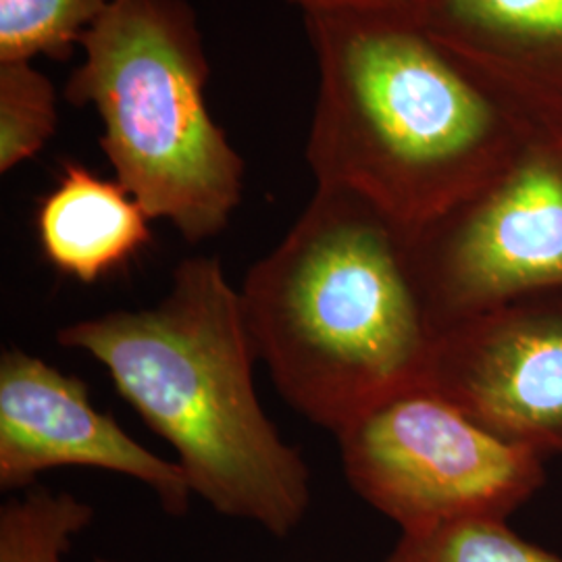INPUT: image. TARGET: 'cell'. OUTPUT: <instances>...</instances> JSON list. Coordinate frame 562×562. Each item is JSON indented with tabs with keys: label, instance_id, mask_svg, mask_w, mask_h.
<instances>
[{
	"label": "cell",
	"instance_id": "8",
	"mask_svg": "<svg viewBox=\"0 0 562 562\" xmlns=\"http://www.w3.org/2000/svg\"><path fill=\"white\" fill-rule=\"evenodd\" d=\"M86 467L146 485L181 517L192 490L180 464L136 442L92 402L86 383L20 348L0 357V490H25L42 473Z\"/></svg>",
	"mask_w": 562,
	"mask_h": 562
},
{
	"label": "cell",
	"instance_id": "16",
	"mask_svg": "<svg viewBox=\"0 0 562 562\" xmlns=\"http://www.w3.org/2000/svg\"><path fill=\"white\" fill-rule=\"evenodd\" d=\"M99 562H115V561H99Z\"/></svg>",
	"mask_w": 562,
	"mask_h": 562
},
{
	"label": "cell",
	"instance_id": "7",
	"mask_svg": "<svg viewBox=\"0 0 562 562\" xmlns=\"http://www.w3.org/2000/svg\"><path fill=\"white\" fill-rule=\"evenodd\" d=\"M423 385L506 442L562 457V288L442 329Z\"/></svg>",
	"mask_w": 562,
	"mask_h": 562
},
{
	"label": "cell",
	"instance_id": "9",
	"mask_svg": "<svg viewBox=\"0 0 562 562\" xmlns=\"http://www.w3.org/2000/svg\"><path fill=\"white\" fill-rule=\"evenodd\" d=\"M415 9L522 113L562 125V0H419Z\"/></svg>",
	"mask_w": 562,
	"mask_h": 562
},
{
	"label": "cell",
	"instance_id": "10",
	"mask_svg": "<svg viewBox=\"0 0 562 562\" xmlns=\"http://www.w3.org/2000/svg\"><path fill=\"white\" fill-rule=\"evenodd\" d=\"M150 222L120 181L74 161L36 211L44 259L81 283H97L140 255L153 240Z\"/></svg>",
	"mask_w": 562,
	"mask_h": 562
},
{
	"label": "cell",
	"instance_id": "3",
	"mask_svg": "<svg viewBox=\"0 0 562 562\" xmlns=\"http://www.w3.org/2000/svg\"><path fill=\"white\" fill-rule=\"evenodd\" d=\"M240 296L281 398L331 434L425 383L440 334L406 229L357 194L317 188Z\"/></svg>",
	"mask_w": 562,
	"mask_h": 562
},
{
	"label": "cell",
	"instance_id": "14",
	"mask_svg": "<svg viewBox=\"0 0 562 562\" xmlns=\"http://www.w3.org/2000/svg\"><path fill=\"white\" fill-rule=\"evenodd\" d=\"M380 562H562L519 538L506 521L462 519L419 531H402Z\"/></svg>",
	"mask_w": 562,
	"mask_h": 562
},
{
	"label": "cell",
	"instance_id": "15",
	"mask_svg": "<svg viewBox=\"0 0 562 562\" xmlns=\"http://www.w3.org/2000/svg\"><path fill=\"white\" fill-rule=\"evenodd\" d=\"M299 7L302 15L313 11H336V9H383V7H417L419 0H283Z\"/></svg>",
	"mask_w": 562,
	"mask_h": 562
},
{
	"label": "cell",
	"instance_id": "11",
	"mask_svg": "<svg viewBox=\"0 0 562 562\" xmlns=\"http://www.w3.org/2000/svg\"><path fill=\"white\" fill-rule=\"evenodd\" d=\"M94 506L69 492L30 490L0 506V562H65Z\"/></svg>",
	"mask_w": 562,
	"mask_h": 562
},
{
	"label": "cell",
	"instance_id": "5",
	"mask_svg": "<svg viewBox=\"0 0 562 562\" xmlns=\"http://www.w3.org/2000/svg\"><path fill=\"white\" fill-rule=\"evenodd\" d=\"M334 436L355 494L402 531L506 521L546 483V459L483 429L425 385L375 404Z\"/></svg>",
	"mask_w": 562,
	"mask_h": 562
},
{
	"label": "cell",
	"instance_id": "12",
	"mask_svg": "<svg viewBox=\"0 0 562 562\" xmlns=\"http://www.w3.org/2000/svg\"><path fill=\"white\" fill-rule=\"evenodd\" d=\"M113 0H0V63L67 60Z\"/></svg>",
	"mask_w": 562,
	"mask_h": 562
},
{
	"label": "cell",
	"instance_id": "6",
	"mask_svg": "<svg viewBox=\"0 0 562 562\" xmlns=\"http://www.w3.org/2000/svg\"><path fill=\"white\" fill-rule=\"evenodd\" d=\"M406 236L438 334L510 299L562 288V125L540 127L475 194Z\"/></svg>",
	"mask_w": 562,
	"mask_h": 562
},
{
	"label": "cell",
	"instance_id": "4",
	"mask_svg": "<svg viewBox=\"0 0 562 562\" xmlns=\"http://www.w3.org/2000/svg\"><path fill=\"white\" fill-rule=\"evenodd\" d=\"M63 97L92 106L115 180L148 217L201 244L244 196L246 162L206 104L211 63L188 0H113L81 38Z\"/></svg>",
	"mask_w": 562,
	"mask_h": 562
},
{
	"label": "cell",
	"instance_id": "2",
	"mask_svg": "<svg viewBox=\"0 0 562 562\" xmlns=\"http://www.w3.org/2000/svg\"><path fill=\"white\" fill-rule=\"evenodd\" d=\"M101 362L125 402L169 443L194 496L223 517L288 538L313 501L311 469L255 387L257 352L217 257H188L161 301L57 331Z\"/></svg>",
	"mask_w": 562,
	"mask_h": 562
},
{
	"label": "cell",
	"instance_id": "13",
	"mask_svg": "<svg viewBox=\"0 0 562 562\" xmlns=\"http://www.w3.org/2000/svg\"><path fill=\"white\" fill-rule=\"evenodd\" d=\"M59 127V92L32 60L0 63V173L34 159Z\"/></svg>",
	"mask_w": 562,
	"mask_h": 562
},
{
	"label": "cell",
	"instance_id": "1",
	"mask_svg": "<svg viewBox=\"0 0 562 562\" xmlns=\"http://www.w3.org/2000/svg\"><path fill=\"white\" fill-rule=\"evenodd\" d=\"M302 20L319 71L304 146L317 188L357 194L408 232L475 194L542 127L415 7Z\"/></svg>",
	"mask_w": 562,
	"mask_h": 562
}]
</instances>
